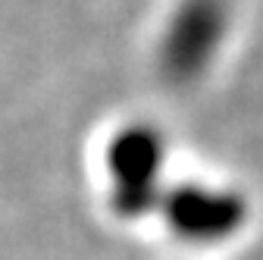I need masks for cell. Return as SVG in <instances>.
Returning <instances> with one entry per match:
<instances>
[{"mask_svg":"<svg viewBox=\"0 0 263 260\" xmlns=\"http://www.w3.org/2000/svg\"><path fill=\"white\" fill-rule=\"evenodd\" d=\"M166 160V141L151 122H132L113 135L107 147V170L113 182V210L135 219L160 207V173Z\"/></svg>","mask_w":263,"mask_h":260,"instance_id":"6da1fadb","label":"cell"},{"mask_svg":"<svg viewBox=\"0 0 263 260\" xmlns=\"http://www.w3.org/2000/svg\"><path fill=\"white\" fill-rule=\"evenodd\" d=\"M226 35L222 0H188L160 44V72L170 85H191L204 76Z\"/></svg>","mask_w":263,"mask_h":260,"instance_id":"7a4b0ae2","label":"cell"},{"mask_svg":"<svg viewBox=\"0 0 263 260\" xmlns=\"http://www.w3.org/2000/svg\"><path fill=\"white\" fill-rule=\"evenodd\" d=\"M166 226L185 242L216 245L232 238L248 222V201L229 188L185 182L160 198Z\"/></svg>","mask_w":263,"mask_h":260,"instance_id":"3957f363","label":"cell"}]
</instances>
